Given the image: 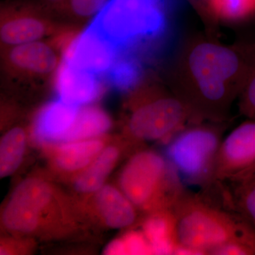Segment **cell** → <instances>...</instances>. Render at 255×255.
<instances>
[{
  "mask_svg": "<svg viewBox=\"0 0 255 255\" xmlns=\"http://www.w3.org/2000/svg\"><path fill=\"white\" fill-rule=\"evenodd\" d=\"M112 126L110 117L99 107H80L76 121L63 142L86 140L102 136Z\"/></svg>",
  "mask_w": 255,
  "mask_h": 255,
  "instance_id": "cell-19",
  "label": "cell"
},
{
  "mask_svg": "<svg viewBox=\"0 0 255 255\" xmlns=\"http://www.w3.org/2000/svg\"><path fill=\"white\" fill-rule=\"evenodd\" d=\"M255 55V42L225 44L207 36L194 37L174 58L168 87L201 122L224 123Z\"/></svg>",
  "mask_w": 255,
  "mask_h": 255,
  "instance_id": "cell-1",
  "label": "cell"
},
{
  "mask_svg": "<svg viewBox=\"0 0 255 255\" xmlns=\"http://www.w3.org/2000/svg\"><path fill=\"white\" fill-rule=\"evenodd\" d=\"M238 101L241 114L248 119H255V55Z\"/></svg>",
  "mask_w": 255,
  "mask_h": 255,
  "instance_id": "cell-25",
  "label": "cell"
},
{
  "mask_svg": "<svg viewBox=\"0 0 255 255\" xmlns=\"http://www.w3.org/2000/svg\"><path fill=\"white\" fill-rule=\"evenodd\" d=\"M199 1H200V0H199Z\"/></svg>",
  "mask_w": 255,
  "mask_h": 255,
  "instance_id": "cell-27",
  "label": "cell"
},
{
  "mask_svg": "<svg viewBox=\"0 0 255 255\" xmlns=\"http://www.w3.org/2000/svg\"><path fill=\"white\" fill-rule=\"evenodd\" d=\"M126 132L131 142L167 143L190 124L201 122L177 95L154 77H143L129 92Z\"/></svg>",
  "mask_w": 255,
  "mask_h": 255,
  "instance_id": "cell-4",
  "label": "cell"
},
{
  "mask_svg": "<svg viewBox=\"0 0 255 255\" xmlns=\"http://www.w3.org/2000/svg\"><path fill=\"white\" fill-rule=\"evenodd\" d=\"M26 145V133L22 127L8 130L0 142V177H9L21 163Z\"/></svg>",
  "mask_w": 255,
  "mask_h": 255,
  "instance_id": "cell-21",
  "label": "cell"
},
{
  "mask_svg": "<svg viewBox=\"0 0 255 255\" xmlns=\"http://www.w3.org/2000/svg\"><path fill=\"white\" fill-rule=\"evenodd\" d=\"M221 124H190L167 142L166 157L182 181L204 187L215 184V165L223 140Z\"/></svg>",
  "mask_w": 255,
  "mask_h": 255,
  "instance_id": "cell-7",
  "label": "cell"
},
{
  "mask_svg": "<svg viewBox=\"0 0 255 255\" xmlns=\"http://www.w3.org/2000/svg\"><path fill=\"white\" fill-rule=\"evenodd\" d=\"M175 0H108L89 27L120 53L137 56L165 36Z\"/></svg>",
  "mask_w": 255,
  "mask_h": 255,
  "instance_id": "cell-2",
  "label": "cell"
},
{
  "mask_svg": "<svg viewBox=\"0 0 255 255\" xmlns=\"http://www.w3.org/2000/svg\"><path fill=\"white\" fill-rule=\"evenodd\" d=\"M121 150L117 146H106L99 155L81 172L74 182L78 192L95 194L105 185L107 178L120 157Z\"/></svg>",
  "mask_w": 255,
  "mask_h": 255,
  "instance_id": "cell-18",
  "label": "cell"
},
{
  "mask_svg": "<svg viewBox=\"0 0 255 255\" xmlns=\"http://www.w3.org/2000/svg\"><path fill=\"white\" fill-rule=\"evenodd\" d=\"M102 77L75 68L63 60L57 74L55 88L58 98L77 106L90 105L103 91Z\"/></svg>",
  "mask_w": 255,
  "mask_h": 255,
  "instance_id": "cell-12",
  "label": "cell"
},
{
  "mask_svg": "<svg viewBox=\"0 0 255 255\" xmlns=\"http://www.w3.org/2000/svg\"><path fill=\"white\" fill-rule=\"evenodd\" d=\"M173 210L177 217L176 255H210L216 248L239 242L255 249V227L202 198L181 196Z\"/></svg>",
  "mask_w": 255,
  "mask_h": 255,
  "instance_id": "cell-3",
  "label": "cell"
},
{
  "mask_svg": "<svg viewBox=\"0 0 255 255\" xmlns=\"http://www.w3.org/2000/svg\"><path fill=\"white\" fill-rule=\"evenodd\" d=\"M213 19L228 24H240L255 18V0H200Z\"/></svg>",
  "mask_w": 255,
  "mask_h": 255,
  "instance_id": "cell-20",
  "label": "cell"
},
{
  "mask_svg": "<svg viewBox=\"0 0 255 255\" xmlns=\"http://www.w3.org/2000/svg\"><path fill=\"white\" fill-rule=\"evenodd\" d=\"M255 166V119H248L223 138L214 169V182H221Z\"/></svg>",
  "mask_w": 255,
  "mask_h": 255,
  "instance_id": "cell-10",
  "label": "cell"
},
{
  "mask_svg": "<svg viewBox=\"0 0 255 255\" xmlns=\"http://www.w3.org/2000/svg\"><path fill=\"white\" fill-rule=\"evenodd\" d=\"M44 4L22 0L4 2L0 10L1 48L77 33Z\"/></svg>",
  "mask_w": 255,
  "mask_h": 255,
  "instance_id": "cell-8",
  "label": "cell"
},
{
  "mask_svg": "<svg viewBox=\"0 0 255 255\" xmlns=\"http://www.w3.org/2000/svg\"><path fill=\"white\" fill-rule=\"evenodd\" d=\"M41 1L42 4H44L54 12L55 10L63 2V0H41Z\"/></svg>",
  "mask_w": 255,
  "mask_h": 255,
  "instance_id": "cell-26",
  "label": "cell"
},
{
  "mask_svg": "<svg viewBox=\"0 0 255 255\" xmlns=\"http://www.w3.org/2000/svg\"><path fill=\"white\" fill-rule=\"evenodd\" d=\"M95 194L96 209L106 226L122 229L135 223L137 208L121 189L105 184Z\"/></svg>",
  "mask_w": 255,
  "mask_h": 255,
  "instance_id": "cell-14",
  "label": "cell"
},
{
  "mask_svg": "<svg viewBox=\"0 0 255 255\" xmlns=\"http://www.w3.org/2000/svg\"><path fill=\"white\" fill-rule=\"evenodd\" d=\"M120 189L140 210L173 209L184 194L182 181L167 157L153 150L135 152L124 165Z\"/></svg>",
  "mask_w": 255,
  "mask_h": 255,
  "instance_id": "cell-5",
  "label": "cell"
},
{
  "mask_svg": "<svg viewBox=\"0 0 255 255\" xmlns=\"http://www.w3.org/2000/svg\"><path fill=\"white\" fill-rule=\"evenodd\" d=\"M142 232L150 243L153 254L176 255L179 244L177 217L173 209L149 213L142 224Z\"/></svg>",
  "mask_w": 255,
  "mask_h": 255,
  "instance_id": "cell-16",
  "label": "cell"
},
{
  "mask_svg": "<svg viewBox=\"0 0 255 255\" xmlns=\"http://www.w3.org/2000/svg\"><path fill=\"white\" fill-rule=\"evenodd\" d=\"M119 55L113 45L87 26L70 42L63 60L75 68L103 77Z\"/></svg>",
  "mask_w": 255,
  "mask_h": 255,
  "instance_id": "cell-11",
  "label": "cell"
},
{
  "mask_svg": "<svg viewBox=\"0 0 255 255\" xmlns=\"http://www.w3.org/2000/svg\"><path fill=\"white\" fill-rule=\"evenodd\" d=\"M108 0H63L61 4L55 10L58 14L70 21V24L87 22L100 12Z\"/></svg>",
  "mask_w": 255,
  "mask_h": 255,
  "instance_id": "cell-23",
  "label": "cell"
},
{
  "mask_svg": "<svg viewBox=\"0 0 255 255\" xmlns=\"http://www.w3.org/2000/svg\"><path fill=\"white\" fill-rule=\"evenodd\" d=\"M142 75L141 67L137 56L122 53L103 77L111 86L130 92L141 81L143 78Z\"/></svg>",
  "mask_w": 255,
  "mask_h": 255,
  "instance_id": "cell-22",
  "label": "cell"
},
{
  "mask_svg": "<svg viewBox=\"0 0 255 255\" xmlns=\"http://www.w3.org/2000/svg\"><path fill=\"white\" fill-rule=\"evenodd\" d=\"M106 147L100 137L57 143L52 160L57 168L67 173L81 172Z\"/></svg>",
  "mask_w": 255,
  "mask_h": 255,
  "instance_id": "cell-15",
  "label": "cell"
},
{
  "mask_svg": "<svg viewBox=\"0 0 255 255\" xmlns=\"http://www.w3.org/2000/svg\"><path fill=\"white\" fill-rule=\"evenodd\" d=\"M78 33L1 48L2 82L12 90L55 85L65 50Z\"/></svg>",
  "mask_w": 255,
  "mask_h": 255,
  "instance_id": "cell-6",
  "label": "cell"
},
{
  "mask_svg": "<svg viewBox=\"0 0 255 255\" xmlns=\"http://www.w3.org/2000/svg\"><path fill=\"white\" fill-rule=\"evenodd\" d=\"M224 182L230 184L223 192L226 204L255 227V166Z\"/></svg>",
  "mask_w": 255,
  "mask_h": 255,
  "instance_id": "cell-17",
  "label": "cell"
},
{
  "mask_svg": "<svg viewBox=\"0 0 255 255\" xmlns=\"http://www.w3.org/2000/svg\"><path fill=\"white\" fill-rule=\"evenodd\" d=\"M81 106L69 104L58 98L38 114L35 132L38 139L61 143L73 128Z\"/></svg>",
  "mask_w": 255,
  "mask_h": 255,
  "instance_id": "cell-13",
  "label": "cell"
},
{
  "mask_svg": "<svg viewBox=\"0 0 255 255\" xmlns=\"http://www.w3.org/2000/svg\"><path fill=\"white\" fill-rule=\"evenodd\" d=\"M111 255L153 254L150 243L142 232H130L117 241L112 242L106 251Z\"/></svg>",
  "mask_w": 255,
  "mask_h": 255,
  "instance_id": "cell-24",
  "label": "cell"
},
{
  "mask_svg": "<svg viewBox=\"0 0 255 255\" xmlns=\"http://www.w3.org/2000/svg\"><path fill=\"white\" fill-rule=\"evenodd\" d=\"M53 199V188L46 181L25 179L15 188L5 206L1 217L4 227L19 234L34 232Z\"/></svg>",
  "mask_w": 255,
  "mask_h": 255,
  "instance_id": "cell-9",
  "label": "cell"
}]
</instances>
